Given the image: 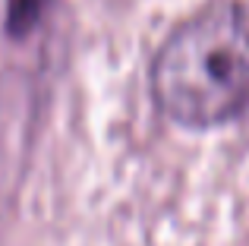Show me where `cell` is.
<instances>
[{
	"mask_svg": "<svg viewBox=\"0 0 249 246\" xmlns=\"http://www.w3.org/2000/svg\"><path fill=\"white\" fill-rule=\"evenodd\" d=\"M152 98L183 129H218L249 114V3L208 0L161 41Z\"/></svg>",
	"mask_w": 249,
	"mask_h": 246,
	"instance_id": "cell-1",
	"label": "cell"
},
{
	"mask_svg": "<svg viewBox=\"0 0 249 246\" xmlns=\"http://www.w3.org/2000/svg\"><path fill=\"white\" fill-rule=\"evenodd\" d=\"M51 0H6V29L10 35H25L38 25Z\"/></svg>",
	"mask_w": 249,
	"mask_h": 246,
	"instance_id": "cell-2",
	"label": "cell"
}]
</instances>
